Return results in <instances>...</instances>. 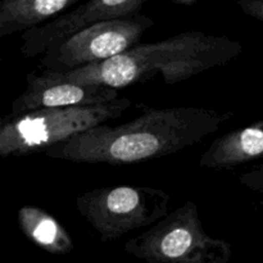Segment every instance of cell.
<instances>
[{
    "mask_svg": "<svg viewBox=\"0 0 263 263\" xmlns=\"http://www.w3.org/2000/svg\"><path fill=\"white\" fill-rule=\"evenodd\" d=\"M233 117V112L195 107L148 108L130 122L104 123L46 149L44 154L73 163H140L195 145Z\"/></svg>",
    "mask_w": 263,
    "mask_h": 263,
    "instance_id": "1",
    "label": "cell"
},
{
    "mask_svg": "<svg viewBox=\"0 0 263 263\" xmlns=\"http://www.w3.org/2000/svg\"><path fill=\"white\" fill-rule=\"evenodd\" d=\"M240 53L241 44L226 36L185 31L166 40L139 44L100 64L57 73L71 81L116 90L146 81L157 73L162 74L167 85H174L226 66Z\"/></svg>",
    "mask_w": 263,
    "mask_h": 263,
    "instance_id": "2",
    "label": "cell"
},
{
    "mask_svg": "<svg viewBox=\"0 0 263 263\" xmlns=\"http://www.w3.org/2000/svg\"><path fill=\"white\" fill-rule=\"evenodd\" d=\"M131 105L127 98L92 107L50 108L7 117L0 126V157L41 153L82 133L120 118Z\"/></svg>",
    "mask_w": 263,
    "mask_h": 263,
    "instance_id": "3",
    "label": "cell"
},
{
    "mask_svg": "<svg viewBox=\"0 0 263 263\" xmlns=\"http://www.w3.org/2000/svg\"><path fill=\"white\" fill-rule=\"evenodd\" d=\"M123 251L146 263H229L233 257L229 241L205 233L192 200L126 241Z\"/></svg>",
    "mask_w": 263,
    "mask_h": 263,
    "instance_id": "4",
    "label": "cell"
},
{
    "mask_svg": "<svg viewBox=\"0 0 263 263\" xmlns=\"http://www.w3.org/2000/svg\"><path fill=\"white\" fill-rule=\"evenodd\" d=\"M170 199L168 193L158 187L118 185L82 193L76 208L100 240L113 241L166 217Z\"/></svg>",
    "mask_w": 263,
    "mask_h": 263,
    "instance_id": "5",
    "label": "cell"
},
{
    "mask_svg": "<svg viewBox=\"0 0 263 263\" xmlns=\"http://www.w3.org/2000/svg\"><path fill=\"white\" fill-rule=\"evenodd\" d=\"M153 26L154 21L143 14L97 23L49 49L37 68L41 72H67L100 64L139 45Z\"/></svg>",
    "mask_w": 263,
    "mask_h": 263,
    "instance_id": "6",
    "label": "cell"
},
{
    "mask_svg": "<svg viewBox=\"0 0 263 263\" xmlns=\"http://www.w3.org/2000/svg\"><path fill=\"white\" fill-rule=\"evenodd\" d=\"M144 4L145 0H89L40 27L23 32L20 51L26 58L44 55L50 48L97 23L140 14Z\"/></svg>",
    "mask_w": 263,
    "mask_h": 263,
    "instance_id": "7",
    "label": "cell"
},
{
    "mask_svg": "<svg viewBox=\"0 0 263 263\" xmlns=\"http://www.w3.org/2000/svg\"><path fill=\"white\" fill-rule=\"evenodd\" d=\"M27 87L12 103L9 117L50 108L92 107L118 99V91L97 84H81L63 79L57 72H30Z\"/></svg>",
    "mask_w": 263,
    "mask_h": 263,
    "instance_id": "8",
    "label": "cell"
},
{
    "mask_svg": "<svg viewBox=\"0 0 263 263\" xmlns=\"http://www.w3.org/2000/svg\"><path fill=\"white\" fill-rule=\"evenodd\" d=\"M263 158V120L216 139L199 159L205 168L225 170Z\"/></svg>",
    "mask_w": 263,
    "mask_h": 263,
    "instance_id": "9",
    "label": "cell"
},
{
    "mask_svg": "<svg viewBox=\"0 0 263 263\" xmlns=\"http://www.w3.org/2000/svg\"><path fill=\"white\" fill-rule=\"evenodd\" d=\"M77 3L79 0H3L0 3V37L40 27Z\"/></svg>",
    "mask_w": 263,
    "mask_h": 263,
    "instance_id": "10",
    "label": "cell"
},
{
    "mask_svg": "<svg viewBox=\"0 0 263 263\" xmlns=\"http://www.w3.org/2000/svg\"><path fill=\"white\" fill-rule=\"evenodd\" d=\"M17 221L23 235L46 253L64 256L73 251V240L66 228L43 208L23 205L18 210Z\"/></svg>",
    "mask_w": 263,
    "mask_h": 263,
    "instance_id": "11",
    "label": "cell"
},
{
    "mask_svg": "<svg viewBox=\"0 0 263 263\" xmlns=\"http://www.w3.org/2000/svg\"><path fill=\"white\" fill-rule=\"evenodd\" d=\"M239 181L243 186L258 193L263 197V162L259 166L251 170V171L244 172L243 175H240Z\"/></svg>",
    "mask_w": 263,
    "mask_h": 263,
    "instance_id": "12",
    "label": "cell"
},
{
    "mask_svg": "<svg viewBox=\"0 0 263 263\" xmlns=\"http://www.w3.org/2000/svg\"><path fill=\"white\" fill-rule=\"evenodd\" d=\"M238 7L247 15L263 22V0H240Z\"/></svg>",
    "mask_w": 263,
    "mask_h": 263,
    "instance_id": "13",
    "label": "cell"
},
{
    "mask_svg": "<svg viewBox=\"0 0 263 263\" xmlns=\"http://www.w3.org/2000/svg\"><path fill=\"white\" fill-rule=\"evenodd\" d=\"M172 3L182 5V7H193V5L197 4V0H172Z\"/></svg>",
    "mask_w": 263,
    "mask_h": 263,
    "instance_id": "14",
    "label": "cell"
}]
</instances>
